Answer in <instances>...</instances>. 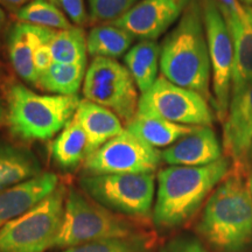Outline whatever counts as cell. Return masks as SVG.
<instances>
[{
    "label": "cell",
    "instance_id": "cell-38",
    "mask_svg": "<svg viewBox=\"0 0 252 252\" xmlns=\"http://www.w3.org/2000/svg\"><path fill=\"white\" fill-rule=\"evenodd\" d=\"M252 163V147H251V152H250V165Z\"/></svg>",
    "mask_w": 252,
    "mask_h": 252
},
{
    "label": "cell",
    "instance_id": "cell-31",
    "mask_svg": "<svg viewBox=\"0 0 252 252\" xmlns=\"http://www.w3.org/2000/svg\"><path fill=\"white\" fill-rule=\"evenodd\" d=\"M161 252H208L195 238L181 237L174 239Z\"/></svg>",
    "mask_w": 252,
    "mask_h": 252
},
{
    "label": "cell",
    "instance_id": "cell-22",
    "mask_svg": "<svg viewBox=\"0 0 252 252\" xmlns=\"http://www.w3.org/2000/svg\"><path fill=\"white\" fill-rule=\"evenodd\" d=\"M53 159L63 169H72L87 159V135L72 117L50 144Z\"/></svg>",
    "mask_w": 252,
    "mask_h": 252
},
{
    "label": "cell",
    "instance_id": "cell-6",
    "mask_svg": "<svg viewBox=\"0 0 252 252\" xmlns=\"http://www.w3.org/2000/svg\"><path fill=\"white\" fill-rule=\"evenodd\" d=\"M67 190L59 187L24 215L0 229V252H45L61 228Z\"/></svg>",
    "mask_w": 252,
    "mask_h": 252
},
{
    "label": "cell",
    "instance_id": "cell-34",
    "mask_svg": "<svg viewBox=\"0 0 252 252\" xmlns=\"http://www.w3.org/2000/svg\"><path fill=\"white\" fill-rule=\"evenodd\" d=\"M5 23H6V13L4 9L0 7V34H1L2 28L5 26Z\"/></svg>",
    "mask_w": 252,
    "mask_h": 252
},
{
    "label": "cell",
    "instance_id": "cell-28",
    "mask_svg": "<svg viewBox=\"0 0 252 252\" xmlns=\"http://www.w3.org/2000/svg\"><path fill=\"white\" fill-rule=\"evenodd\" d=\"M140 0H88L90 18L94 23L117 20Z\"/></svg>",
    "mask_w": 252,
    "mask_h": 252
},
{
    "label": "cell",
    "instance_id": "cell-13",
    "mask_svg": "<svg viewBox=\"0 0 252 252\" xmlns=\"http://www.w3.org/2000/svg\"><path fill=\"white\" fill-rule=\"evenodd\" d=\"M191 0H140L111 24L134 39L154 41L180 20Z\"/></svg>",
    "mask_w": 252,
    "mask_h": 252
},
{
    "label": "cell",
    "instance_id": "cell-32",
    "mask_svg": "<svg viewBox=\"0 0 252 252\" xmlns=\"http://www.w3.org/2000/svg\"><path fill=\"white\" fill-rule=\"evenodd\" d=\"M31 0H0V5L5 6L9 11L18 12L19 9L23 8Z\"/></svg>",
    "mask_w": 252,
    "mask_h": 252
},
{
    "label": "cell",
    "instance_id": "cell-17",
    "mask_svg": "<svg viewBox=\"0 0 252 252\" xmlns=\"http://www.w3.org/2000/svg\"><path fill=\"white\" fill-rule=\"evenodd\" d=\"M55 30L33 26L24 23L15 24L8 35V56L12 67L21 80L35 86L37 74L34 55L41 41L54 35Z\"/></svg>",
    "mask_w": 252,
    "mask_h": 252
},
{
    "label": "cell",
    "instance_id": "cell-14",
    "mask_svg": "<svg viewBox=\"0 0 252 252\" xmlns=\"http://www.w3.org/2000/svg\"><path fill=\"white\" fill-rule=\"evenodd\" d=\"M234 43V71L231 94L252 84V19L244 5L235 9H220Z\"/></svg>",
    "mask_w": 252,
    "mask_h": 252
},
{
    "label": "cell",
    "instance_id": "cell-9",
    "mask_svg": "<svg viewBox=\"0 0 252 252\" xmlns=\"http://www.w3.org/2000/svg\"><path fill=\"white\" fill-rule=\"evenodd\" d=\"M137 115L189 126H212L215 119L209 102L204 97L176 86L162 75L149 90L140 94Z\"/></svg>",
    "mask_w": 252,
    "mask_h": 252
},
{
    "label": "cell",
    "instance_id": "cell-21",
    "mask_svg": "<svg viewBox=\"0 0 252 252\" xmlns=\"http://www.w3.org/2000/svg\"><path fill=\"white\" fill-rule=\"evenodd\" d=\"M124 63L138 90L143 94L153 86L158 78L160 46L156 41L141 40L124 55Z\"/></svg>",
    "mask_w": 252,
    "mask_h": 252
},
{
    "label": "cell",
    "instance_id": "cell-19",
    "mask_svg": "<svg viewBox=\"0 0 252 252\" xmlns=\"http://www.w3.org/2000/svg\"><path fill=\"white\" fill-rule=\"evenodd\" d=\"M196 127L197 126L176 124L161 118L141 115L135 116L127 125V130L131 133L154 149L172 146L185 135L191 133Z\"/></svg>",
    "mask_w": 252,
    "mask_h": 252
},
{
    "label": "cell",
    "instance_id": "cell-26",
    "mask_svg": "<svg viewBox=\"0 0 252 252\" xmlns=\"http://www.w3.org/2000/svg\"><path fill=\"white\" fill-rule=\"evenodd\" d=\"M19 23L61 31L71 27L67 15L52 0H31L17 12Z\"/></svg>",
    "mask_w": 252,
    "mask_h": 252
},
{
    "label": "cell",
    "instance_id": "cell-33",
    "mask_svg": "<svg viewBox=\"0 0 252 252\" xmlns=\"http://www.w3.org/2000/svg\"><path fill=\"white\" fill-rule=\"evenodd\" d=\"M7 125V106L6 102L0 97V128Z\"/></svg>",
    "mask_w": 252,
    "mask_h": 252
},
{
    "label": "cell",
    "instance_id": "cell-24",
    "mask_svg": "<svg viewBox=\"0 0 252 252\" xmlns=\"http://www.w3.org/2000/svg\"><path fill=\"white\" fill-rule=\"evenodd\" d=\"M86 64H64L54 62L40 75L35 84L41 90L53 94L76 96L86 76Z\"/></svg>",
    "mask_w": 252,
    "mask_h": 252
},
{
    "label": "cell",
    "instance_id": "cell-15",
    "mask_svg": "<svg viewBox=\"0 0 252 252\" xmlns=\"http://www.w3.org/2000/svg\"><path fill=\"white\" fill-rule=\"evenodd\" d=\"M220 158L222 147L210 126H197L161 152V159L171 166H206Z\"/></svg>",
    "mask_w": 252,
    "mask_h": 252
},
{
    "label": "cell",
    "instance_id": "cell-29",
    "mask_svg": "<svg viewBox=\"0 0 252 252\" xmlns=\"http://www.w3.org/2000/svg\"><path fill=\"white\" fill-rule=\"evenodd\" d=\"M52 1L74 24L83 25L87 21L88 14L84 0H52Z\"/></svg>",
    "mask_w": 252,
    "mask_h": 252
},
{
    "label": "cell",
    "instance_id": "cell-8",
    "mask_svg": "<svg viewBox=\"0 0 252 252\" xmlns=\"http://www.w3.org/2000/svg\"><path fill=\"white\" fill-rule=\"evenodd\" d=\"M137 89L127 68L117 60L106 58L93 59L82 87L84 98L111 110L126 125L137 116Z\"/></svg>",
    "mask_w": 252,
    "mask_h": 252
},
{
    "label": "cell",
    "instance_id": "cell-4",
    "mask_svg": "<svg viewBox=\"0 0 252 252\" xmlns=\"http://www.w3.org/2000/svg\"><path fill=\"white\" fill-rule=\"evenodd\" d=\"M80 102L77 94H40L13 84L6 94L7 126L23 140H49L71 121Z\"/></svg>",
    "mask_w": 252,
    "mask_h": 252
},
{
    "label": "cell",
    "instance_id": "cell-27",
    "mask_svg": "<svg viewBox=\"0 0 252 252\" xmlns=\"http://www.w3.org/2000/svg\"><path fill=\"white\" fill-rule=\"evenodd\" d=\"M63 252H153L149 236L108 238L65 249Z\"/></svg>",
    "mask_w": 252,
    "mask_h": 252
},
{
    "label": "cell",
    "instance_id": "cell-35",
    "mask_svg": "<svg viewBox=\"0 0 252 252\" xmlns=\"http://www.w3.org/2000/svg\"><path fill=\"white\" fill-rule=\"evenodd\" d=\"M244 6H250L252 7V0H239Z\"/></svg>",
    "mask_w": 252,
    "mask_h": 252
},
{
    "label": "cell",
    "instance_id": "cell-12",
    "mask_svg": "<svg viewBox=\"0 0 252 252\" xmlns=\"http://www.w3.org/2000/svg\"><path fill=\"white\" fill-rule=\"evenodd\" d=\"M252 147V84L231 94L223 121V152L231 161L230 168L247 175Z\"/></svg>",
    "mask_w": 252,
    "mask_h": 252
},
{
    "label": "cell",
    "instance_id": "cell-20",
    "mask_svg": "<svg viewBox=\"0 0 252 252\" xmlns=\"http://www.w3.org/2000/svg\"><path fill=\"white\" fill-rule=\"evenodd\" d=\"M41 174L39 161L30 151L0 143V190Z\"/></svg>",
    "mask_w": 252,
    "mask_h": 252
},
{
    "label": "cell",
    "instance_id": "cell-2",
    "mask_svg": "<svg viewBox=\"0 0 252 252\" xmlns=\"http://www.w3.org/2000/svg\"><path fill=\"white\" fill-rule=\"evenodd\" d=\"M230 160L200 167L169 166L158 174L153 220L157 226L173 229L184 225L230 171Z\"/></svg>",
    "mask_w": 252,
    "mask_h": 252
},
{
    "label": "cell",
    "instance_id": "cell-1",
    "mask_svg": "<svg viewBox=\"0 0 252 252\" xmlns=\"http://www.w3.org/2000/svg\"><path fill=\"white\" fill-rule=\"evenodd\" d=\"M160 70L169 82L212 104V67L200 0H191L160 46Z\"/></svg>",
    "mask_w": 252,
    "mask_h": 252
},
{
    "label": "cell",
    "instance_id": "cell-5",
    "mask_svg": "<svg viewBox=\"0 0 252 252\" xmlns=\"http://www.w3.org/2000/svg\"><path fill=\"white\" fill-rule=\"evenodd\" d=\"M146 235L134 220L117 215L77 189L67 191L61 228L53 248H74L108 238Z\"/></svg>",
    "mask_w": 252,
    "mask_h": 252
},
{
    "label": "cell",
    "instance_id": "cell-10",
    "mask_svg": "<svg viewBox=\"0 0 252 252\" xmlns=\"http://www.w3.org/2000/svg\"><path fill=\"white\" fill-rule=\"evenodd\" d=\"M212 67V106L217 118L224 121L231 98L234 43L216 0H200Z\"/></svg>",
    "mask_w": 252,
    "mask_h": 252
},
{
    "label": "cell",
    "instance_id": "cell-36",
    "mask_svg": "<svg viewBox=\"0 0 252 252\" xmlns=\"http://www.w3.org/2000/svg\"><path fill=\"white\" fill-rule=\"evenodd\" d=\"M245 7H247L248 13L250 14V17H251V19H252V7H250V6H245Z\"/></svg>",
    "mask_w": 252,
    "mask_h": 252
},
{
    "label": "cell",
    "instance_id": "cell-3",
    "mask_svg": "<svg viewBox=\"0 0 252 252\" xmlns=\"http://www.w3.org/2000/svg\"><path fill=\"white\" fill-rule=\"evenodd\" d=\"M245 176L230 168L197 224L198 234L220 252H237L252 239V194Z\"/></svg>",
    "mask_w": 252,
    "mask_h": 252
},
{
    "label": "cell",
    "instance_id": "cell-37",
    "mask_svg": "<svg viewBox=\"0 0 252 252\" xmlns=\"http://www.w3.org/2000/svg\"><path fill=\"white\" fill-rule=\"evenodd\" d=\"M249 185H250V190H251V194H252V175H251L250 180H249Z\"/></svg>",
    "mask_w": 252,
    "mask_h": 252
},
{
    "label": "cell",
    "instance_id": "cell-23",
    "mask_svg": "<svg viewBox=\"0 0 252 252\" xmlns=\"http://www.w3.org/2000/svg\"><path fill=\"white\" fill-rule=\"evenodd\" d=\"M134 37L113 24L91 28L87 36L88 54L93 58L118 59L130 49Z\"/></svg>",
    "mask_w": 252,
    "mask_h": 252
},
{
    "label": "cell",
    "instance_id": "cell-16",
    "mask_svg": "<svg viewBox=\"0 0 252 252\" xmlns=\"http://www.w3.org/2000/svg\"><path fill=\"white\" fill-rule=\"evenodd\" d=\"M59 187L53 173H41L35 178L0 190V229L24 215Z\"/></svg>",
    "mask_w": 252,
    "mask_h": 252
},
{
    "label": "cell",
    "instance_id": "cell-25",
    "mask_svg": "<svg viewBox=\"0 0 252 252\" xmlns=\"http://www.w3.org/2000/svg\"><path fill=\"white\" fill-rule=\"evenodd\" d=\"M50 50L56 63L87 65V36L80 27L56 31L50 41Z\"/></svg>",
    "mask_w": 252,
    "mask_h": 252
},
{
    "label": "cell",
    "instance_id": "cell-11",
    "mask_svg": "<svg viewBox=\"0 0 252 252\" xmlns=\"http://www.w3.org/2000/svg\"><path fill=\"white\" fill-rule=\"evenodd\" d=\"M161 152L124 130L84 160L87 175L154 173L161 161Z\"/></svg>",
    "mask_w": 252,
    "mask_h": 252
},
{
    "label": "cell",
    "instance_id": "cell-18",
    "mask_svg": "<svg viewBox=\"0 0 252 252\" xmlns=\"http://www.w3.org/2000/svg\"><path fill=\"white\" fill-rule=\"evenodd\" d=\"M74 117L87 135L88 156L124 131L123 123L115 112L87 99L81 100Z\"/></svg>",
    "mask_w": 252,
    "mask_h": 252
},
{
    "label": "cell",
    "instance_id": "cell-30",
    "mask_svg": "<svg viewBox=\"0 0 252 252\" xmlns=\"http://www.w3.org/2000/svg\"><path fill=\"white\" fill-rule=\"evenodd\" d=\"M53 36L41 41L40 45L36 47L35 55H34V65H35L37 78H39L40 75H42L43 72L48 70L50 65L54 63V60H53L52 56V50H50V41H52Z\"/></svg>",
    "mask_w": 252,
    "mask_h": 252
},
{
    "label": "cell",
    "instance_id": "cell-7",
    "mask_svg": "<svg viewBox=\"0 0 252 252\" xmlns=\"http://www.w3.org/2000/svg\"><path fill=\"white\" fill-rule=\"evenodd\" d=\"M80 185L88 196L113 212L143 219L151 214L156 190L153 173L86 175Z\"/></svg>",
    "mask_w": 252,
    "mask_h": 252
}]
</instances>
